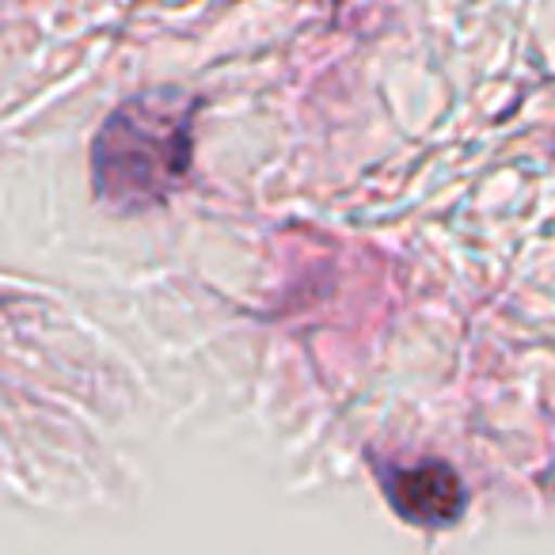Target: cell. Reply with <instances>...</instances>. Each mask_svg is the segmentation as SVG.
<instances>
[{"label":"cell","instance_id":"1","mask_svg":"<svg viewBox=\"0 0 555 555\" xmlns=\"http://www.w3.org/2000/svg\"><path fill=\"white\" fill-rule=\"evenodd\" d=\"M198 100L153 88L118 103L92 141L95 198L115 209H153L186 183Z\"/></svg>","mask_w":555,"mask_h":555},{"label":"cell","instance_id":"2","mask_svg":"<svg viewBox=\"0 0 555 555\" xmlns=\"http://www.w3.org/2000/svg\"><path fill=\"white\" fill-rule=\"evenodd\" d=\"M373 468H377L392 509L418 529H449L461 521L464 506H468V491L446 461L373 464Z\"/></svg>","mask_w":555,"mask_h":555}]
</instances>
